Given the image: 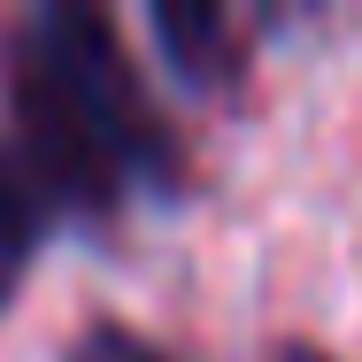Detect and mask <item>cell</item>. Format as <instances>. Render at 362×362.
<instances>
[{
    "label": "cell",
    "instance_id": "cell-1",
    "mask_svg": "<svg viewBox=\"0 0 362 362\" xmlns=\"http://www.w3.org/2000/svg\"><path fill=\"white\" fill-rule=\"evenodd\" d=\"M16 132L54 209L100 216L139 185H177V139L100 8H47L8 62Z\"/></svg>",
    "mask_w": 362,
    "mask_h": 362
},
{
    "label": "cell",
    "instance_id": "cell-2",
    "mask_svg": "<svg viewBox=\"0 0 362 362\" xmlns=\"http://www.w3.org/2000/svg\"><path fill=\"white\" fill-rule=\"evenodd\" d=\"M154 39L170 47V62L193 77V85H223L239 77V23L223 8H154Z\"/></svg>",
    "mask_w": 362,
    "mask_h": 362
},
{
    "label": "cell",
    "instance_id": "cell-3",
    "mask_svg": "<svg viewBox=\"0 0 362 362\" xmlns=\"http://www.w3.org/2000/svg\"><path fill=\"white\" fill-rule=\"evenodd\" d=\"M31 239H39V223H31V185L0 162V308L16 300L23 270H31Z\"/></svg>",
    "mask_w": 362,
    "mask_h": 362
},
{
    "label": "cell",
    "instance_id": "cell-4",
    "mask_svg": "<svg viewBox=\"0 0 362 362\" xmlns=\"http://www.w3.org/2000/svg\"><path fill=\"white\" fill-rule=\"evenodd\" d=\"M70 362H162V355L146 347L132 324H108V316H100V324H85L70 339Z\"/></svg>",
    "mask_w": 362,
    "mask_h": 362
},
{
    "label": "cell",
    "instance_id": "cell-5",
    "mask_svg": "<svg viewBox=\"0 0 362 362\" xmlns=\"http://www.w3.org/2000/svg\"><path fill=\"white\" fill-rule=\"evenodd\" d=\"M270 362H332V355H316V347H286V355H270Z\"/></svg>",
    "mask_w": 362,
    "mask_h": 362
}]
</instances>
